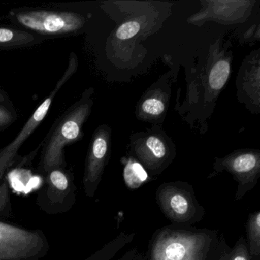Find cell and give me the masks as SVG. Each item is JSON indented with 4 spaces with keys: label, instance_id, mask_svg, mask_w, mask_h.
Segmentation results:
<instances>
[{
    "label": "cell",
    "instance_id": "5b68a950",
    "mask_svg": "<svg viewBox=\"0 0 260 260\" xmlns=\"http://www.w3.org/2000/svg\"><path fill=\"white\" fill-rule=\"evenodd\" d=\"M45 175V183L36 197L39 208L50 215L71 211L76 203L77 188L69 173L57 168Z\"/></svg>",
    "mask_w": 260,
    "mask_h": 260
},
{
    "label": "cell",
    "instance_id": "ba28073f",
    "mask_svg": "<svg viewBox=\"0 0 260 260\" xmlns=\"http://www.w3.org/2000/svg\"><path fill=\"white\" fill-rule=\"evenodd\" d=\"M72 73L71 71V66H70L68 72L66 73L63 79H61L60 83L57 84V89L36 109L32 116L27 121L23 128L21 130L17 137L13 140V142L10 143L9 145L4 147L2 150H0V180L2 179L3 176L5 174L6 171L8 170L9 167L13 164V159H14L15 156H16V153H17L18 150L20 148L21 146L46 116L51 103H52L53 98L55 95L57 89L63 84V83L67 80L70 78Z\"/></svg>",
    "mask_w": 260,
    "mask_h": 260
},
{
    "label": "cell",
    "instance_id": "44dd1931",
    "mask_svg": "<svg viewBox=\"0 0 260 260\" xmlns=\"http://www.w3.org/2000/svg\"><path fill=\"white\" fill-rule=\"evenodd\" d=\"M140 255H141V253H139V255H138V258H137L136 260H140Z\"/></svg>",
    "mask_w": 260,
    "mask_h": 260
},
{
    "label": "cell",
    "instance_id": "5bb4252c",
    "mask_svg": "<svg viewBox=\"0 0 260 260\" xmlns=\"http://www.w3.org/2000/svg\"><path fill=\"white\" fill-rule=\"evenodd\" d=\"M231 67L226 60H220L213 67L209 74V85L211 89L219 91L226 84L229 78Z\"/></svg>",
    "mask_w": 260,
    "mask_h": 260
},
{
    "label": "cell",
    "instance_id": "30bf717a",
    "mask_svg": "<svg viewBox=\"0 0 260 260\" xmlns=\"http://www.w3.org/2000/svg\"><path fill=\"white\" fill-rule=\"evenodd\" d=\"M135 233L127 234L121 231L116 237L109 243L105 244L96 252L89 255L83 260H111L123 248L133 242L135 238Z\"/></svg>",
    "mask_w": 260,
    "mask_h": 260
},
{
    "label": "cell",
    "instance_id": "8992f818",
    "mask_svg": "<svg viewBox=\"0 0 260 260\" xmlns=\"http://www.w3.org/2000/svg\"><path fill=\"white\" fill-rule=\"evenodd\" d=\"M16 20L28 29L48 35L66 34L78 31L84 18L71 12L29 11L16 15Z\"/></svg>",
    "mask_w": 260,
    "mask_h": 260
},
{
    "label": "cell",
    "instance_id": "ac0fdd59",
    "mask_svg": "<svg viewBox=\"0 0 260 260\" xmlns=\"http://www.w3.org/2000/svg\"><path fill=\"white\" fill-rule=\"evenodd\" d=\"M19 34L14 31V30L8 29V28H0V44H7L11 42L16 38Z\"/></svg>",
    "mask_w": 260,
    "mask_h": 260
},
{
    "label": "cell",
    "instance_id": "277c9868",
    "mask_svg": "<svg viewBox=\"0 0 260 260\" xmlns=\"http://www.w3.org/2000/svg\"><path fill=\"white\" fill-rule=\"evenodd\" d=\"M89 112V105L83 103L69 112L59 123L45 146L39 164L44 174L54 169L63 168V148L80 136V128Z\"/></svg>",
    "mask_w": 260,
    "mask_h": 260
},
{
    "label": "cell",
    "instance_id": "9c48e42d",
    "mask_svg": "<svg viewBox=\"0 0 260 260\" xmlns=\"http://www.w3.org/2000/svg\"><path fill=\"white\" fill-rule=\"evenodd\" d=\"M107 136L100 134L95 136L86 159L83 185L85 194L89 199L95 196L102 181L108 159Z\"/></svg>",
    "mask_w": 260,
    "mask_h": 260
},
{
    "label": "cell",
    "instance_id": "6da1fadb",
    "mask_svg": "<svg viewBox=\"0 0 260 260\" xmlns=\"http://www.w3.org/2000/svg\"><path fill=\"white\" fill-rule=\"evenodd\" d=\"M223 238L217 230L167 225L153 233L140 260H214Z\"/></svg>",
    "mask_w": 260,
    "mask_h": 260
},
{
    "label": "cell",
    "instance_id": "7c38bea8",
    "mask_svg": "<svg viewBox=\"0 0 260 260\" xmlns=\"http://www.w3.org/2000/svg\"><path fill=\"white\" fill-rule=\"evenodd\" d=\"M214 260H251L244 236L239 237L234 247L228 246L224 237Z\"/></svg>",
    "mask_w": 260,
    "mask_h": 260
},
{
    "label": "cell",
    "instance_id": "52a82bcc",
    "mask_svg": "<svg viewBox=\"0 0 260 260\" xmlns=\"http://www.w3.org/2000/svg\"><path fill=\"white\" fill-rule=\"evenodd\" d=\"M216 173L226 171L234 176L237 182L234 199L241 200L252 191L260 176V156L252 152L236 153L222 159H217L214 164Z\"/></svg>",
    "mask_w": 260,
    "mask_h": 260
},
{
    "label": "cell",
    "instance_id": "3957f363",
    "mask_svg": "<svg viewBox=\"0 0 260 260\" xmlns=\"http://www.w3.org/2000/svg\"><path fill=\"white\" fill-rule=\"evenodd\" d=\"M50 246L41 230H28L0 220V260H39Z\"/></svg>",
    "mask_w": 260,
    "mask_h": 260
},
{
    "label": "cell",
    "instance_id": "2e32d148",
    "mask_svg": "<svg viewBox=\"0 0 260 260\" xmlns=\"http://www.w3.org/2000/svg\"><path fill=\"white\" fill-rule=\"evenodd\" d=\"M11 211L10 191L7 182L0 185V216L7 215Z\"/></svg>",
    "mask_w": 260,
    "mask_h": 260
},
{
    "label": "cell",
    "instance_id": "8fae6325",
    "mask_svg": "<svg viewBox=\"0 0 260 260\" xmlns=\"http://www.w3.org/2000/svg\"><path fill=\"white\" fill-rule=\"evenodd\" d=\"M248 251L251 260H259L260 256V211L250 213L246 224Z\"/></svg>",
    "mask_w": 260,
    "mask_h": 260
},
{
    "label": "cell",
    "instance_id": "e0dca14e",
    "mask_svg": "<svg viewBox=\"0 0 260 260\" xmlns=\"http://www.w3.org/2000/svg\"><path fill=\"white\" fill-rule=\"evenodd\" d=\"M142 109L145 113L150 115H159L164 112L165 107L161 100L156 98L148 99L143 103Z\"/></svg>",
    "mask_w": 260,
    "mask_h": 260
},
{
    "label": "cell",
    "instance_id": "d6986e66",
    "mask_svg": "<svg viewBox=\"0 0 260 260\" xmlns=\"http://www.w3.org/2000/svg\"><path fill=\"white\" fill-rule=\"evenodd\" d=\"M138 255H139V251H138V248H132V249L127 251V252H126L121 258H118V260H136Z\"/></svg>",
    "mask_w": 260,
    "mask_h": 260
},
{
    "label": "cell",
    "instance_id": "ffe728a7",
    "mask_svg": "<svg viewBox=\"0 0 260 260\" xmlns=\"http://www.w3.org/2000/svg\"><path fill=\"white\" fill-rule=\"evenodd\" d=\"M12 117L5 109H0V126L7 124L11 121Z\"/></svg>",
    "mask_w": 260,
    "mask_h": 260
},
{
    "label": "cell",
    "instance_id": "9a60e30c",
    "mask_svg": "<svg viewBox=\"0 0 260 260\" xmlns=\"http://www.w3.org/2000/svg\"><path fill=\"white\" fill-rule=\"evenodd\" d=\"M140 30V24L138 22L132 21L121 25L116 31V36L119 39L125 40L134 37L138 34Z\"/></svg>",
    "mask_w": 260,
    "mask_h": 260
},
{
    "label": "cell",
    "instance_id": "7a4b0ae2",
    "mask_svg": "<svg viewBox=\"0 0 260 260\" xmlns=\"http://www.w3.org/2000/svg\"><path fill=\"white\" fill-rule=\"evenodd\" d=\"M156 202L171 224L192 226L202 221L206 211L196 198L192 185L182 181L161 184L155 193Z\"/></svg>",
    "mask_w": 260,
    "mask_h": 260
},
{
    "label": "cell",
    "instance_id": "4fadbf2b",
    "mask_svg": "<svg viewBox=\"0 0 260 260\" xmlns=\"http://www.w3.org/2000/svg\"><path fill=\"white\" fill-rule=\"evenodd\" d=\"M147 170L140 162L127 161L124 169V179L126 185L131 189H136L148 180Z\"/></svg>",
    "mask_w": 260,
    "mask_h": 260
}]
</instances>
